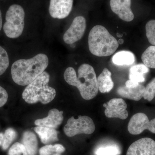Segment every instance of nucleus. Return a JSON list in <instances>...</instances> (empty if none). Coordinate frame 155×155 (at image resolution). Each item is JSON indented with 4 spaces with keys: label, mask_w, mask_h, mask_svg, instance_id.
<instances>
[{
    "label": "nucleus",
    "mask_w": 155,
    "mask_h": 155,
    "mask_svg": "<svg viewBox=\"0 0 155 155\" xmlns=\"http://www.w3.org/2000/svg\"><path fill=\"white\" fill-rule=\"evenodd\" d=\"M124 40L122 38H120L119 40V41H118V43H119V44L120 45H122L123 43H124Z\"/></svg>",
    "instance_id": "32"
},
{
    "label": "nucleus",
    "mask_w": 155,
    "mask_h": 155,
    "mask_svg": "<svg viewBox=\"0 0 155 155\" xmlns=\"http://www.w3.org/2000/svg\"><path fill=\"white\" fill-rule=\"evenodd\" d=\"M5 19L3 29L6 36L11 38L20 36L25 25V11L22 6L16 4L10 6L6 13Z\"/></svg>",
    "instance_id": "5"
},
{
    "label": "nucleus",
    "mask_w": 155,
    "mask_h": 155,
    "mask_svg": "<svg viewBox=\"0 0 155 155\" xmlns=\"http://www.w3.org/2000/svg\"><path fill=\"white\" fill-rule=\"evenodd\" d=\"M140 83L137 82H134L132 81L128 80L125 82V86L128 87H130V88H134V87H136L138 86Z\"/></svg>",
    "instance_id": "29"
},
{
    "label": "nucleus",
    "mask_w": 155,
    "mask_h": 155,
    "mask_svg": "<svg viewBox=\"0 0 155 155\" xmlns=\"http://www.w3.org/2000/svg\"><path fill=\"white\" fill-rule=\"evenodd\" d=\"M117 37H119V38H122V36H123V35L120 34H119V33H117Z\"/></svg>",
    "instance_id": "33"
},
{
    "label": "nucleus",
    "mask_w": 155,
    "mask_h": 155,
    "mask_svg": "<svg viewBox=\"0 0 155 155\" xmlns=\"http://www.w3.org/2000/svg\"><path fill=\"white\" fill-rule=\"evenodd\" d=\"M86 19L82 16L75 17L64 35V40L67 44H72L80 40L85 32Z\"/></svg>",
    "instance_id": "8"
},
{
    "label": "nucleus",
    "mask_w": 155,
    "mask_h": 155,
    "mask_svg": "<svg viewBox=\"0 0 155 155\" xmlns=\"http://www.w3.org/2000/svg\"><path fill=\"white\" fill-rule=\"evenodd\" d=\"M149 72V69L144 64H138L132 66L129 70L130 80L137 82H144L145 80L144 74Z\"/></svg>",
    "instance_id": "18"
},
{
    "label": "nucleus",
    "mask_w": 155,
    "mask_h": 155,
    "mask_svg": "<svg viewBox=\"0 0 155 155\" xmlns=\"http://www.w3.org/2000/svg\"><path fill=\"white\" fill-rule=\"evenodd\" d=\"M147 38L151 44L155 46V20H150L146 25Z\"/></svg>",
    "instance_id": "24"
},
{
    "label": "nucleus",
    "mask_w": 155,
    "mask_h": 155,
    "mask_svg": "<svg viewBox=\"0 0 155 155\" xmlns=\"http://www.w3.org/2000/svg\"><path fill=\"white\" fill-rule=\"evenodd\" d=\"M111 72L107 68L102 72L97 78L98 88L102 93H109L114 87V82L111 78Z\"/></svg>",
    "instance_id": "15"
},
{
    "label": "nucleus",
    "mask_w": 155,
    "mask_h": 155,
    "mask_svg": "<svg viewBox=\"0 0 155 155\" xmlns=\"http://www.w3.org/2000/svg\"><path fill=\"white\" fill-rule=\"evenodd\" d=\"M96 155H118L120 154L119 149L116 146H111L102 147L97 150Z\"/></svg>",
    "instance_id": "26"
},
{
    "label": "nucleus",
    "mask_w": 155,
    "mask_h": 155,
    "mask_svg": "<svg viewBox=\"0 0 155 155\" xmlns=\"http://www.w3.org/2000/svg\"><path fill=\"white\" fill-rule=\"evenodd\" d=\"M64 78L69 85L77 87L84 99H92L98 94L96 75L93 67L88 64H82L79 67L78 76L74 68L68 67L64 72Z\"/></svg>",
    "instance_id": "1"
},
{
    "label": "nucleus",
    "mask_w": 155,
    "mask_h": 155,
    "mask_svg": "<svg viewBox=\"0 0 155 155\" xmlns=\"http://www.w3.org/2000/svg\"><path fill=\"white\" fill-rule=\"evenodd\" d=\"M8 155H28L25 147L22 143H14L9 150Z\"/></svg>",
    "instance_id": "27"
},
{
    "label": "nucleus",
    "mask_w": 155,
    "mask_h": 155,
    "mask_svg": "<svg viewBox=\"0 0 155 155\" xmlns=\"http://www.w3.org/2000/svg\"><path fill=\"white\" fill-rule=\"evenodd\" d=\"M22 143L25 147L28 155H36L38 140L36 135L33 132L25 131L22 136Z\"/></svg>",
    "instance_id": "17"
},
{
    "label": "nucleus",
    "mask_w": 155,
    "mask_h": 155,
    "mask_svg": "<svg viewBox=\"0 0 155 155\" xmlns=\"http://www.w3.org/2000/svg\"><path fill=\"white\" fill-rule=\"evenodd\" d=\"M65 148L62 145L56 144L54 145H46L39 150L40 155H53L58 153L61 154L64 153Z\"/></svg>",
    "instance_id": "21"
},
{
    "label": "nucleus",
    "mask_w": 155,
    "mask_h": 155,
    "mask_svg": "<svg viewBox=\"0 0 155 155\" xmlns=\"http://www.w3.org/2000/svg\"><path fill=\"white\" fill-rule=\"evenodd\" d=\"M48 63V56L43 54H38L27 60L15 61L11 69L13 80L18 85H28L45 72Z\"/></svg>",
    "instance_id": "2"
},
{
    "label": "nucleus",
    "mask_w": 155,
    "mask_h": 155,
    "mask_svg": "<svg viewBox=\"0 0 155 155\" xmlns=\"http://www.w3.org/2000/svg\"><path fill=\"white\" fill-rule=\"evenodd\" d=\"M119 43L104 26L93 27L88 35L90 51L97 57H107L114 54L119 47Z\"/></svg>",
    "instance_id": "3"
},
{
    "label": "nucleus",
    "mask_w": 155,
    "mask_h": 155,
    "mask_svg": "<svg viewBox=\"0 0 155 155\" xmlns=\"http://www.w3.org/2000/svg\"><path fill=\"white\" fill-rule=\"evenodd\" d=\"M126 155H155V141L149 137L140 139L130 145Z\"/></svg>",
    "instance_id": "10"
},
{
    "label": "nucleus",
    "mask_w": 155,
    "mask_h": 155,
    "mask_svg": "<svg viewBox=\"0 0 155 155\" xmlns=\"http://www.w3.org/2000/svg\"><path fill=\"white\" fill-rule=\"evenodd\" d=\"M53 155H61V154L58 153H56L54 154Z\"/></svg>",
    "instance_id": "34"
},
{
    "label": "nucleus",
    "mask_w": 155,
    "mask_h": 155,
    "mask_svg": "<svg viewBox=\"0 0 155 155\" xmlns=\"http://www.w3.org/2000/svg\"><path fill=\"white\" fill-rule=\"evenodd\" d=\"M73 0H51L49 12L54 18L62 19L69 16L72 10Z\"/></svg>",
    "instance_id": "11"
},
{
    "label": "nucleus",
    "mask_w": 155,
    "mask_h": 155,
    "mask_svg": "<svg viewBox=\"0 0 155 155\" xmlns=\"http://www.w3.org/2000/svg\"><path fill=\"white\" fill-rule=\"evenodd\" d=\"M17 136V132L14 129L9 128L7 129L4 134V138L2 145V149L5 150L8 149Z\"/></svg>",
    "instance_id": "22"
},
{
    "label": "nucleus",
    "mask_w": 155,
    "mask_h": 155,
    "mask_svg": "<svg viewBox=\"0 0 155 155\" xmlns=\"http://www.w3.org/2000/svg\"><path fill=\"white\" fill-rule=\"evenodd\" d=\"M141 59L147 67L155 69V46L149 47L143 53Z\"/></svg>",
    "instance_id": "20"
},
{
    "label": "nucleus",
    "mask_w": 155,
    "mask_h": 155,
    "mask_svg": "<svg viewBox=\"0 0 155 155\" xmlns=\"http://www.w3.org/2000/svg\"><path fill=\"white\" fill-rule=\"evenodd\" d=\"M146 129L155 134V118L149 121L147 116L141 113L133 115L127 126L128 132L133 135H138Z\"/></svg>",
    "instance_id": "7"
},
{
    "label": "nucleus",
    "mask_w": 155,
    "mask_h": 155,
    "mask_svg": "<svg viewBox=\"0 0 155 155\" xmlns=\"http://www.w3.org/2000/svg\"><path fill=\"white\" fill-rule=\"evenodd\" d=\"M103 106L105 108V115L107 118L125 120L128 117L127 104L122 98L112 99Z\"/></svg>",
    "instance_id": "9"
},
{
    "label": "nucleus",
    "mask_w": 155,
    "mask_h": 155,
    "mask_svg": "<svg viewBox=\"0 0 155 155\" xmlns=\"http://www.w3.org/2000/svg\"><path fill=\"white\" fill-rule=\"evenodd\" d=\"M3 138H4V134L0 133V146H2V144Z\"/></svg>",
    "instance_id": "31"
},
{
    "label": "nucleus",
    "mask_w": 155,
    "mask_h": 155,
    "mask_svg": "<svg viewBox=\"0 0 155 155\" xmlns=\"http://www.w3.org/2000/svg\"><path fill=\"white\" fill-rule=\"evenodd\" d=\"M145 88V87L140 84L134 88L128 87L126 86H121L117 89V92L119 96L123 97L134 101H139L143 97Z\"/></svg>",
    "instance_id": "14"
},
{
    "label": "nucleus",
    "mask_w": 155,
    "mask_h": 155,
    "mask_svg": "<svg viewBox=\"0 0 155 155\" xmlns=\"http://www.w3.org/2000/svg\"><path fill=\"white\" fill-rule=\"evenodd\" d=\"M2 26V11L0 9V31L1 30Z\"/></svg>",
    "instance_id": "30"
},
{
    "label": "nucleus",
    "mask_w": 155,
    "mask_h": 155,
    "mask_svg": "<svg viewBox=\"0 0 155 155\" xmlns=\"http://www.w3.org/2000/svg\"><path fill=\"white\" fill-rule=\"evenodd\" d=\"M9 65V59L8 53L4 48L0 46V75L5 72Z\"/></svg>",
    "instance_id": "23"
},
{
    "label": "nucleus",
    "mask_w": 155,
    "mask_h": 155,
    "mask_svg": "<svg viewBox=\"0 0 155 155\" xmlns=\"http://www.w3.org/2000/svg\"><path fill=\"white\" fill-rule=\"evenodd\" d=\"M110 6L112 11L122 20L130 22L134 18L130 8L131 0H110Z\"/></svg>",
    "instance_id": "12"
},
{
    "label": "nucleus",
    "mask_w": 155,
    "mask_h": 155,
    "mask_svg": "<svg viewBox=\"0 0 155 155\" xmlns=\"http://www.w3.org/2000/svg\"><path fill=\"white\" fill-rule=\"evenodd\" d=\"M135 58L134 54L128 51H121L115 54L113 57L114 64L118 66H129L134 63Z\"/></svg>",
    "instance_id": "19"
},
{
    "label": "nucleus",
    "mask_w": 155,
    "mask_h": 155,
    "mask_svg": "<svg viewBox=\"0 0 155 155\" xmlns=\"http://www.w3.org/2000/svg\"><path fill=\"white\" fill-rule=\"evenodd\" d=\"M8 99V93L5 89L0 86V107L6 104Z\"/></svg>",
    "instance_id": "28"
},
{
    "label": "nucleus",
    "mask_w": 155,
    "mask_h": 155,
    "mask_svg": "<svg viewBox=\"0 0 155 155\" xmlns=\"http://www.w3.org/2000/svg\"><path fill=\"white\" fill-rule=\"evenodd\" d=\"M64 120L63 111L56 109L50 110L47 117L42 119H37L35 123L38 126L57 128Z\"/></svg>",
    "instance_id": "13"
},
{
    "label": "nucleus",
    "mask_w": 155,
    "mask_h": 155,
    "mask_svg": "<svg viewBox=\"0 0 155 155\" xmlns=\"http://www.w3.org/2000/svg\"><path fill=\"white\" fill-rule=\"evenodd\" d=\"M34 130L44 144H49L58 140V132L55 128L37 126L35 127Z\"/></svg>",
    "instance_id": "16"
},
{
    "label": "nucleus",
    "mask_w": 155,
    "mask_h": 155,
    "mask_svg": "<svg viewBox=\"0 0 155 155\" xmlns=\"http://www.w3.org/2000/svg\"><path fill=\"white\" fill-rule=\"evenodd\" d=\"M95 130L93 120L87 116H79L77 119L72 117L64 126V133L69 137L79 134H91Z\"/></svg>",
    "instance_id": "6"
},
{
    "label": "nucleus",
    "mask_w": 155,
    "mask_h": 155,
    "mask_svg": "<svg viewBox=\"0 0 155 155\" xmlns=\"http://www.w3.org/2000/svg\"><path fill=\"white\" fill-rule=\"evenodd\" d=\"M49 74L43 72L25 87L22 93V98L29 104L40 102L46 104L51 102L55 97L56 92L54 89L49 86Z\"/></svg>",
    "instance_id": "4"
},
{
    "label": "nucleus",
    "mask_w": 155,
    "mask_h": 155,
    "mask_svg": "<svg viewBox=\"0 0 155 155\" xmlns=\"http://www.w3.org/2000/svg\"><path fill=\"white\" fill-rule=\"evenodd\" d=\"M155 97V78L146 87L143 97L148 101H151Z\"/></svg>",
    "instance_id": "25"
}]
</instances>
